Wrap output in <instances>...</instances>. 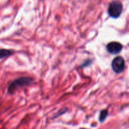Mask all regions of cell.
<instances>
[{"label": "cell", "mask_w": 129, "mask_h": 129, "mask_svg": "<svg viewBox=\"0 0 129 129\" xmlns=\"http://www.w3.org/2000/svg\"><path fill=\"white\" fill-rule=\"evenodd\" d=\"M34 82V78L30 76H21L13 81L8 88V92L13 94L18 89L30 85Z\"/></svg>", "instance_id": "6da1fadb"}, {"label": "cell", "mask_w": 129, "mask_h": 129, "mask_svg": "<svg viewBox=\"0 0 129 129\" xmlns=\"http://www.w3.org/2000/svg\"><path fill=\"white\" fill-rule=\"evenodd\" d=\"M123 12V5L119 1H112L108 8V14L111 18L117 19Z\"/></svg>", "instance_id": "7a4b0ae2"}, {"label": "cell", "mask_w": 129, "mask_h": 129, "mask_svg": "<svg viewBox=\"0 0 129 129\" xmlns=\"http://www.w3.org/2000/svg\"><path fill=\"white\" fill-rule=\"evenodd\" d=\"M112 69L116 74L122 73L125 68V62L122 56H117L112 62Z\"/></svg>", "instance_id": "3957f363"}, {"label": "cell", "mask_w": 129, "mask_h": 129, "mask_svg": "<svg viewBox=\"0 0 129 129\" xmlns=\"http://www.w3.org/2000/svg\"><path fill=\"white\" fill-rule=\"evenodd\" d=\"M123 45L118 42H111L107 45V50L112 55H117L122 52Z\"/></svg>", "instance_id": "277c9868"}, {"label": "cell", "mask_w": 129, "mask_h": 129, "mask_svg": "<svg viewBox=\"0 0 129 129\" xmlns=\"http://www.w3.org/2000/svg\"><path fill=\"white\" fill-rule=\"evenodd\" d=\"M14 53H15V51L11 49H0V59L11 56Z\"/></svg>", "instance_id": "5b68a950"}, {"label": "cell", "mask_w": 129, "mask_h": 129, "mask_svg": "<svg viewBox=\"0 0 129 129\" xmlns=\"http://www.w3.org/2000/svg\"><path fill=\"white\" fill-rule=\"evenodd\" d=\"M108 116V111L107 110H103L100 112L99 115V118H98V120H99L100 122V123H103L106 120Z\"/></svg>", "instance_id": "8992f818"}, {"label": "cell", "mask_w": 129, "mask_h": 129, "mask_svg": "<svg viewBox=\"0 0 129 129\" xmlns=\"http://www.w3.org/2000/svg\"><path fill=\"white\" fill-rule=\"evenodd\" d=\"M93 60H91V59H87V60H86L83 63V64H81V65L80 66V67H79V68H87V67H89V66H91V64H93Z\"/></svg>", "instance_id": "52a82bcc"}, {"label": "cell", "mask_w": 129, "mask_h": 129, "mask_svg": "<svg viewBox=\"0 0 129 129\" xmlns=\"http://www.w3.org/2000/svg\"><path fill=\"white\" fill-rule=\"evenodd\" d=\"M68 111V109L67 108H62V109H60V110H59V112L56 113V115L55 116V117H54V118H57L58 117H60V116L62 115H64V113H66Z\"/></svg>", "instance_id": "ba28073f"}]
</instances>
